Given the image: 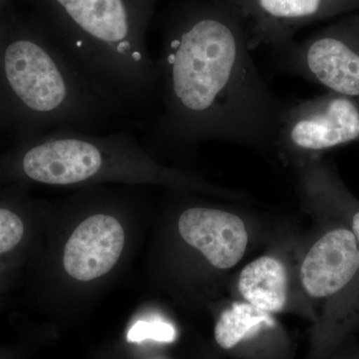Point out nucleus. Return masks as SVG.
<instances>
[{"label": "nucleus", "instance_id": "nucleus-4", "mask_svg": "<svg viewBox=\"0 0 359 359\" xmlns=\"http://www.w3.org/2000/svg\"><path fill=\"white\" fill-rule=\"evenodd\" d=\"M358 140V101L327 91L285 103L273 146L283 154L306 157Z\"/></svg>", "mask_w": 359, "mask_h": 359}, {"label": "nucleus", "instance_id": "nucleus-6", "mask_svg": "<svg viewBox=\"0 0 359 359\" xmlns=\"http://www.w3.org/2000/svg\"><path fill=\"white\" fill-rule=\"evenodd\" d=\"M178 229L187 244L200 250L217 269L233 268L247 250L244 221L233 212L214 208H189L180 216Z\"/></svg>", "mask_w": 359, "mask_h": 359}, {"label": "nucleus", "instance_id": "nucleus-7", "mask_svg": "<svg viewBox=\"0 0 359 359\" xmlns=\"http://www.w3.org/2000/svg\"><path fill=\"white\" fill-rule=\"evenodd\" d=\"M124 244V229L115 217L92 215L78 224L66 243V273L80 282L101 278L114 268Z\"/></svg>", "mask_w": 359, "mask_h": 359}, {"label": "nucleus", "instance_id": "nucleus-5", "mask_svg": "<svg viewBox=\"0 0 359 359\" xmlns=\"http://www.w3.org/2000/svg\"><path fill=\"white\" fill-rule=\"evenodd\" d=\"M249 34L250 48L280 52L302 26L359 11V0H230Z\"/></svg>", "mask_w": 359, "mask_h": 359}, {"label": "nucleus", "instance_id": "nucleus-1", "mask_svg": "<svg viewBox=\"0 0 359 359\" xmlns=\"http://www.w3.org/2000/svg\"><path fill=\"white\" fill-rule=\"evenodd\" d=\"M250 52L230 1L184 13L167 30L156 61L161 112L151 141L180 147L211 139L273 145L285 102L269 88Z\"/></svg>", "mask_w": 359, "mask_h": 359}, {"label": "nucleus", "instance_id": "nucleus-12", "mask_svg": "<svg viewBox=\"0 0 359 359\" xmlns=\"http://www.w3.org/2000/svg\"><path fill=\"white\" fill-rule=\"evenodd\" d=\"M25 233V224L15 212L0 208V255L14 249Z\"/></svg>", "mask_w": 359, "mask_h": 359}, {"label": "nucleus", "instance_id": "nucleus-14", "mask_svg": "<svg viewBox=\"0 0 359 359\" xmlns=\"http://www.w3.org/2000/svg\"><path fill=\"white\" fill-rule=\"evenodd\" d=\"M212 1L226 2V1H230V0H212Z\"/></svg>", "mask_w": 359, "mask_h": 359}, {"label": "nucleus", "instance_id": "nucleus-2", "mask_svg": "<svg viewBox=\"0 0 359 359\" xmlns=\"http://www.w3.org/2000/svg\"><path fill=\"white\" fill-rule=\"evenodd\" d=\"M148 161L129 130L108 134L58 130L26 150L21 168L33 181L68 186L104 176L115 164Z\"/></svg>", "mask_w": 359, "mask_h": 359}, {"label": "nucleus", "instance_id": "nucleus-8", "mask_svg": "<svg viewBox=\"0 0 359 359\" xmlns=\"http://www.w3.org/2000/svg\"><path fill=\"white\" fill-rule=\"evenodd\" d=\"M358 269V242L353 231H330L311 247L302 262V287L313 299H325L346 287Z\"/></svg>", "mask_w": 359, "mask_h": 359}, {"label": "nucleus", "instance_id": "nucleus-9", "mask_svg": "<svg viewBox=\"0 0 359 359\" xmlns=\"http://www.w3.org/2000/svg\"><path fill=\"white\" fill-rule=\"evenodd\" d=\"M238 287L252 306L266 313H278L287 302V269L276 257H259L243 269Z\"/></svg>", "mask_w": 359, "mask_h": 359}, {"label": "nucleus", "instance_id": "nucleus-13", "mask_svg": "<svg viewBox=\"0 0 359 359\" xmlns=\"http://www.w3.org/2000/svg\"><path fill=\"white\" fill-rule=\"evenodd\" d=\"M353 233L356 238H358V242L359 243V211L354 214L353 218Z\"/></svg>", "mask_w": 359, "mask_h": 359}, {"label": "nucleus", "instance_id": "nucleus-10", "mask_svg": "<svg viewBox=\"0 0 359 359\" xmlns=\"http://www.w3.org/2000/svg\"><path fill=\"white\" fill-rule=\"evenodd\" d=\"M271 325V313L247 302H235L219 316L215 327V339L222 348L231 349L266 325Z\"/></svg>", "mask_w": 359, "mask_h": 359}, {"label": "nucleus", "instance_id": "nucleus-11", "mask_svg": "<svg viewBox=\"0 0 359 359\" xmlns=\"http://www.w3.org/2000/svg\"><path fill=\"white\" fill-rule=\"evenodd\" d=\"M127 339L130 342H140L147 339L172 342L176 339V330L173 325L163 320H138L129 330Z\"/></svg>", "mask_w": 359, "mask_h": 359}, {"label": "nucleus", "instance_id": "nucleus-3", "mask_svg": "<svg viewBox=\"0 0 359 359\" xmlns=\"http://www.w3.org/2000/svg\"><path fill=\"white\" fill-rule=\"evenodd\" d=\"M283 69L359 102V11L278 52Z\"/></svg>", "mask_w": 359, "mask_h": 359}]
</instances>
